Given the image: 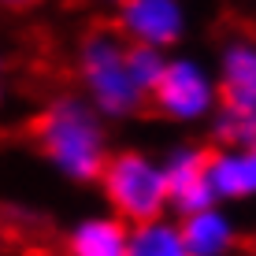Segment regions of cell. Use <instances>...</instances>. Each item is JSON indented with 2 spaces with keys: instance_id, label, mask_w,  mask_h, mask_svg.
Returning a JSON list of instances; mask_svg holds the SVG:
<instances>
[{
  "instance_id": "obj_1",
  "label": "cell",
  "mask_w": 256,
  "mask_h": 256,
  "mask_svg": "<svg viewBox=\"0 0 256 256\" xmlns=\"http://www.w3.org/2000/svg\"><path fill=\"white\" fill-rule=\"evenodd\" d=\"M38 156L70 186H96L112 160V126L82 93H56L30 119Z\"/></svg>"
},
{
  "instance_id": "obj_2",
  "label": "cell",
  "mask_w": 256,
  "mask_h": 256,
  "mask_svg": "<svg viewBox=\"0 0 256 256\" xmlns=\"http://www.w3.org/2000/svg\"><path fill=\"white\" fill-rule=\"evenodd\" d=\"M130 41L112 30H90L74 48L78 93L108 122H130L148 108V93L130 70Z\"/></svg>"
},
{
  "instance_id": "obj_3",
  "label": "cell",
  "mask_w": 256,
  "mask_h": 256,
  "mask_svg": "<svg viewBox=\"0 0 256 256\" xmlns=\"http://www.w3.org/2000/svg\"><path fill=\"white\" fill-rule=\"evenodd\" d=\"M96 190H100L108 212L122 216L130 226L160 219L171 212V190H167L164 160L145 152V148H116L100 182H96Z\"/></svg>"
},
{
  "instance_id": "obj_4",
  "label": "cell",
  "mask_w": 256,
  "mask_h": 256,
  "mask_svg": "<svg viewBox=\"0 0 256 256\" xmlns=\"http://www.w3.org/2000/svg\"><path fill=\"white\" fill-rule=\"evenodd\" d=\"M219 104L208 122L216 145H252L256 141V38H226L216 56Z\"/></svg>"
},
{
  "instance_id": "obj_5",
  "label": "cell",
  "mask_w": 256,
  "mask_h": 256,
  "mask_svg": "<svg viewBox=\"0 0 256 256\" xmlns=\"http://www.w3.org/2000/svg\"><path fill=\"white\" fill-rule=\"evenodd\" d=\"M219 104H223L219 74L200 56H190V52H171L167 74L160 78V86L148 96V108L160 119L174 122V126L212 122Z\"/></svg>"
},
{
  "instance_id": "obj_6",
  "label": "cell",
  "mask_w": 256,
  "mask_h": 256,
  "mask_svg": "<svg viewBox=\"0 0 256 256\" xmlns=\"http://www.w3.org/2000/svg\"><path fill=\"white\" fill-rule=\"evenodd\" d=\"M116 30L130 45L174 52L190 30L186 0H122V8L116 12Z\"/></svg>"
},
{
  "instance_id": "obj_7",
  "label": "cell",
  "mask_w": 256,
  "mask_h": 256,
  "mask_svg": "<svg viewBox=\"0 0 256 256\" xmlns=\"http://www.w3.org/2000/svg\"><path fill=\"white\" fill-rule=\"evenodd\" d=\"M160 160H164V174H167V190H171V216L174 219H186L193 212L219 204L212 178H208V148L204 145L178 141Z\"/></svg>"
},
{
  "instance_id": "obj_8",
  "label": "cell",
  "mask_w": 256,
  "mask_h": 256,
  "mask_svg": "<svg viewBox=\"0 0 256 256\" xmlns=\"http://www.w3.org/2000/svg\"><path fill=\"white\" fill-rule=\"evenodd\" d=\"M64 256H130V223L116 212H86L64 234Z\"/></svg>"
},
{
  "instance_id": "obj_9",
  "label": "cell",
  "mask_w": 256,
  "mask_h": 256,
  "mask_svg": "<svg viewBox=\"0 0 256 256\" xmlns=\"http://www.w3.org/2000/svg\"><path fill=\"white\" fill-rule=\"evenodd\" d=\"M208 178L219 204L256 200V152L252 145H216L208 148Z\"/></svg>"
},
{
  "instance_id": "obj_10",
  "label": "cell",
  "mask_w": 256,
  "mask_h": 256,
  "mask_svg": "<svg viewBox=\"0 0 256 256\" xmlns=\"http://www.w3.org/2000/svg\"><path fill=\"white\" fill-rule=\"evenodd\" d=\"M178 223H182V234H186V245L193 256H230L238 245V223L226 212V204L193 212Z\"/></svg>"
},
{
  "instance_id": "obj_11",
  "label": "cell",
  "mask_w": 256,
  "mask_h": 256,
  "mask_svg": "<svg viewBox=\"0 0 256 256\" xmlns=\"http://www.w3.org/2000/svg\"><path fill=\"white\" fill-rule=\"evenodd\" d=\"M130 256H193L182 234V223L171 216L130 226Z\"/></svg>"
},
{
  "instance_id": "obj_12",
  "label": "cell",
  "mask_w": 256,
  "mask_h": 256,
  "mask_svg": "<svg viewBox=\"0 0 256 256\" xmlns=\"http://www.w3.org/2000/svg\"><path fill=\"white\" fill-rule=\"evenodd\" d=\"M130 70H134L138 86L152 96V90L160 86V78L167 74V64H171V52L167 48H152V45H130Z\"/></svg>"
},
{
  "instance_id": "obj_13",
  "label": "cell",
  "mask_w": 256,
  "mask_h": 256,
  "mask_svg": "<svg viewBox=\"0 0 256 256\" xmlns=\"http://www.w3.org/2000/svg\"><path fill=\"white\" fill-rule=\"evenodd\" d=\"M0 4H4L8 12H30V8H38L41 0H0Z\"/></svg>"
},
{
  "instance_id": "obj_14",
  "label": "cell",
  "mask_w": 256,
  "mask_h": 256,
  "mask_svg": "<svg viewBox=\"0 0 256 256\" xmlns=\"http://www.w3.org/2000/svg\"><path fill=\"white\" fill-rule=\"evenodd\" d=\"M96 8H108V12H112V15H116V12H119V8H122V0H96Z\"/></svg>"
},
{
  "instance_id": "obj_15",
  "label": "cell",
  "mask_w": 256,
  "mask_h": 256,
  "mask_svg": "<svg viewBox=\"0 0 256 256\" xmlns=\"http://www.w3.org/2000/svg\"><path fill=\"white\" fill-rule=\"evenodd\" d=\"M252 152H256V141H252Z\"/></svg>"
}]
</instances>
